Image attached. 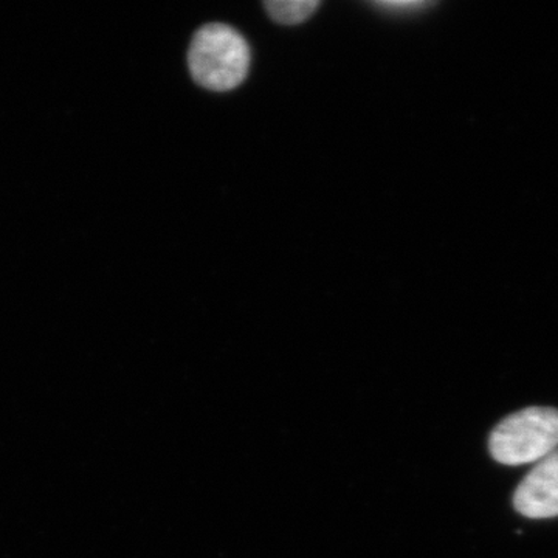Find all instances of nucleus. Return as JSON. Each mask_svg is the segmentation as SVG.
<instances>
[{
    "label": "nucleus",
    "instance_id": "1",
    "mask_svg": "<svg viewBox=\"0 0 558 558\" xmlns=\"http://www.w3.org/2000/svg\"><path fill=\"white\" fill-rule=\"evenodd\" d=\"M191 75L209 90H231L247 76L250 49L241 33L230 25L208 24L190 46Z\"/></svg>",
    "mask_w": 558,
    "mask_h": 558
},
{
    "label": "nucleus",
    "instance_id": "2",
    "mask_svg": "<svg viewBox=\"0 0 558 558\" xmlns=\"http://www.w3.org/2000/svg\"><path fill=\"white\" fill-rule=\"evenodd\" d=\"M558 450V410L529 407L517 411L490 433L488 451L499 464H531Z\"/></svg>",
    "mask_w": 558,
    "mask_h": 558
},
{
    "label": "nucleus",
    "instance_id": "3",
    "mask_svg": "<svg viewBox=\"0 0 558 558\" xmlns=\"http://www.w3.org/2000/svg\"><path fill=\"white\" fill-rule=\"evenodd\" d=\"M513 508L532 520L558 517V450L524 476L513 494Z\"/></svg>",
    "mask_w": 558,
    "mask_h": 558
},
{
    "label": "nucleus",
    "instance_id": "4",
    "mask_svg": "<svg viewBox=\"0 0 558 558\" xmlns=\"http://www.w3.org/2000/svg\"><path fill=\"white\" fill-rule=\"evenodd\" d=\"M319 7L317 0H293V2H266V9L271 17L279 24L295 25L311 17Z\"/></svg>",
    "mask_w": 558,
    "mask_h": 558
},
{
    "label": "nucleus",
    "instance_id": "5",
    "mask_svg": "<svg viewBox=\"0 0 558 558\" xmlns=\"http://www.w3.org/2000/svg\"><path fill=\"white\" fill-rule=\"evenodd\" d=\"M425 5H428V3H425V2H398V0H395V2L377 3V7H380V9H384V10L391 11V13H396V11H400V13H402L403 10L424 9Z\"/></svg>",
    "mask_w": 558,
    "mask_h": 558
}]
</instances>
